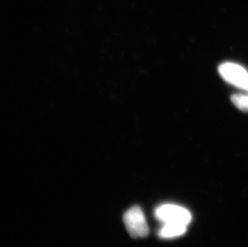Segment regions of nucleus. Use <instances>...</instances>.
Here are the masks:
<instances>
[{
	"mask_svg": "<svg viewBox=\"0 0 248 247\" xmlns=\"http://www.w3.org/2000/svg\"><path fill=\"white\" fill-rule=\"evenodd\" d=\"M187 226L180 224H164L158 231L160 238H174L183 236L186 232Z\"/></svg>",
	"mask_w": 248,
	"mask_h": 247,
	"instance_id": "obj_4",
	"label": "nucleus"
},
{
	"mask_svg": "<svg viewBox=\"0 0 248 247\" xmlns=\"http://www.w3.org/2000/svg\"><path fill=\"white\" fill-rule=\"evenodd\" d=\"M232 100L233 104L239 109L248 111V95L235 94L232 96Z\"/></svg>",
	"mask_w": 248,
	"mask_h": 247,
	"instance_id": "obj_5",
	"label": "nucleus"
},
{
	"mask_svg": "<svg viewBox=\"0 0 248 247\" xmlns=\"http://www.w3.org/2000/svg\"><path fill=\"white\" fill-rule=\"evenodd\" d=\"M124 223L133 238H145L150 233L145 215L138 205H134L124 213Z\"/></svg>",
	"mask_w": 248,
	"mask_h": 247,
	"instance_id": "obj_2",
	"label": "nucleus"
},
{
	"mask_svg": "<svg viewBox=\"0 0 248 247\" xmlns=\"http://www.w3.org/2000/svg\"><path fill=\"white\" fill-rule=\"evenodd\" d=\"M218 71L226 81L239 89L248 90V73L241 66L233 63H222Z\"/></svg>",
	"mask_w": 248,
	"mask_h": 247,
	"instance_id": "obj_3",
	"label": "nucleus"
},
{
	"mask_svg": "<svg viewBox=\"0 0 248 247\" xmlns=\"http://www.w3.org/2000/svg\"><path fill=\"white\" fill-rule=\"evenodd\" d=\"M155 216L159 222L164 224H180L188 226L192 220L189 210L174 204H163L156 208Z\"/></svg>",
	"mask_w": 248,
	"mask_h": 247,
	"instance_id": "obj_1",
	"label": "nucleus"
}]
</instances>
